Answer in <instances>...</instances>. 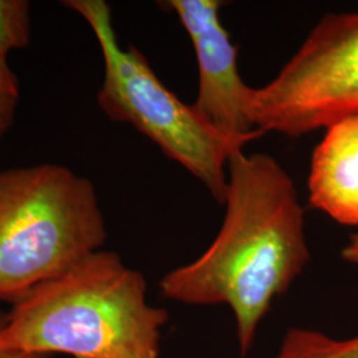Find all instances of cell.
I'll return each mask as SVG.
<instances>
[{"mask_svg": "<svg viewBox=\"0 0 358 358\" xmlns=\"http://www.w3.org/2000/svg\"><path fill=\"white\" fill-rule=\"evenodd\" d=\"M256 129L301 137L358 115V13H328L266 85L252 88Z\"/></svg>", "mask_w": 358, "mask_h": 358, "instance_id": "obj_5", "label": "cell"}, {"mask_svg": "<svg viewBox=\"0 0 358 358\" xmlns=\"http://www.w3.org/2000/svg\"><path fill=\"white\" fill-rule=\"evenodd\" d=\"M31 41V4L27 0H0V62L27 48Z\"/></svg>", "mask_w": 358, "mask_h": 358, "instance_id": "obj_9", "label": "cell"}, {"mask_svg": "<svg viewBox=\"0 0 358 358\" xmlns=\"http://www.w3.org/2000/svg\"><path fill=\"white\" fill-rule=\"evenodd\" d=\"M63 6L88 23L99 43L103 62L100 109L110 120L137 129L223 205L230 158L247 143L211 127L194 105L167 88L140 50L120 44L106 1L65 0Z\"/></svg>", "mask_w": 358, "mask_h": 358, "instance_id": "obj_4", "label": "cell"}, {"mask_svg": "<svg viewBox=\"0 0 358 358\" xmlns=\"http://www.w3.org/2000/svg\"><path fill=\"white\" fill-rule=\"evenodd\" d=\"M162 4L177 15L187 32L198 64V113L222 134L250 143L264 133L250 113L252 88L243 81L238 47L220 20L222 0H169Z\"/></svg>", "mask_w": 358, "mask_h": 358, "instance_id": "obj_6", "label": "cell"}, {"mask_svg": "<svg viewBox=\"0 0 358 358\" xmlns=\"http://www.w3.org/2000/svg\"><path fill=\"white\" fill-rule=\"evenodd\" d=\"M275 358H358V336L337 340L325 333L294 328Z\"/></svg>", "mask_w": 358, "mask_h": 358, "instance_id": "obj_8", "label": "cell"}, {"mask_svg": "<svg viewBox=\"0 0 358 358\" xmlns=\"http://www.w3.org/2000/svg\"><path fill=\"white\" fill-rule=\"evenodd\" d=\"M140 271L97 251L43 282L6 313L0 346L75 358H158L169 312L146 300Z\"/></svg>", "mask_w": 358, "mask_h": 358, "instance_id": "obj_2", "label": "cell"}, {"mask_svg": "<svg viewBox=\"0 0 358 358\" xmlns=\"http://www.w3.org/2000/svg\"><path fill=\"white\" fill-rule=\"evenodd\" d=\"M6 320V315L0 313V332L3 329ZM0 358H48L47 356H40V355H29V353H23V352H15L10 349H4L0 346Z\"/></svg>", "mask_w": 358, "mask_h": 358, "instance_id": "obj_12", "label": "cell"}, {"mask_svg": "<svg viewBox=\"0 0 358 358\" xmlns=\"http://www.w3.org/2000/svg\"><path fill=\"white\" fill-rule=\"evenodd\" d=\"M20 99L19 80L8 63L0 62V140L13 127Z\"/></svg>", "mask_w": 358, "mask_h": 358, "instance_id": "obj_10", "label": "cell"}, {"mask_svg": "<svg viewBox=\"0 0 358 358\" xmlns=\"http://www.w3.org/2000/svg\"><path fill=\"white\" fill-rule=\"evenodd\" d=\"M226 214L213 243L167 272L164 297L189 306L230 307L242 355L260 321L310 260L304 208L294 179L269 154L239 150L229 162Z\"/></svg>", "mask_w": 358, "mask_h": 358, "instance_id": "obj_1", "label": "cell"}, {"mask_svg": "<svg viewBox=\"0 0 358 358\" xmlns=\"http://www.w3.org/2000/svg\"><path fill=\"white\" fill-rule=\"evenodd\" d=\"M108 238L94 185L69 167L0 171V300L16 303L101 250Z\"/></svg>", "mask_w": 358, "mask_h": 358, "instance_id": "obj_3", "label": "cell"}, {"mask_svg": "<svg viewBox=\"0 0 358 358\" xmlns=\"http://www.w3.org/2000/svg\"><path fill=\"white\" fill-rule=\"evenodd\" d=\"M341 256L345 262L358 267V231L350 235L348 243L341 250Z\"/></svg>", "mask_w": 358, "mask_h": 358, "instance_id": "obj_11", "label": "cell"}, {"mask_svg": "<svg viewBox=\"0 0 358 358\" xmlns=\"http://www.w3.org/2000/svg\"><path fill=\"white\" fill-rule=\"evenodd\" d=\"M308 199L337 223L358 227V115L325 129L310 159Z\"/></svg>", "mask_w": 358, "mask_h": 358, "instance_id": "obj_7", "label": "cell"}]
</instances>
